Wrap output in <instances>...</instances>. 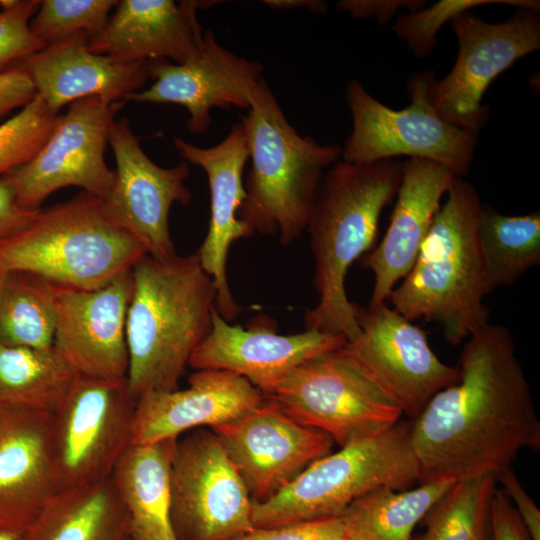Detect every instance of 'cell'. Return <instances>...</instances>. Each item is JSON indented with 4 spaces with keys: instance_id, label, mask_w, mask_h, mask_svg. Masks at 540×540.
Masks as SVG:
<instances>
[{
    "instance_id": "cell-26",
    "label": "cell",
    "mask_w": 540,
    "mask_h": 540,
    "mask_svg": "<svg viewBox=\"0 0 540 540\" xmlns=\"http://www.w3.org/2000/svg\"><path fill=\"white\" fill-rule=\"evenodd\" d=\"M176 441L129 445L111 474L128 514L130 540H177L170 513V468Z\"/></svg>"
},
{
    "instance_id": "cell-31",
    "label": "cell",
    "mask_w": 540,
    "mask_h": 540,
    "mask_svg": "<svg viewBox=\"0 0 540 540\" xmlns=\"http://www.w3.org/2000/svg\"><path fill=\"white\" fill-rule=\"evenodd\" d=\"M59 287L29 272H7L0 290V343L52 348Z\"/></svg>"
},
{
    "instance_id": "cell-19",
    "label": "cell",
    "mask_w": 540,
    "mask_h": 540,
    "mask_svg": "<svg viewBox=\"0 0 540 540\" xmlns=\"http://www.w3.org/2000/svg\"><path fill=\"white\" fill-rule=\"evenodd\" d=\"M269 325L253 324L244 329L231 325L215 309L211 330L188 365L195 370H222L241 376L265 396L303 362L340 349L347 342L344 336L314 330L282 335Z\"/></svg>"
},
{
    "instance_id": "cell-1",
    "label": "cell",
    "mask_w": 540,
    "mask_h": 540,
    "mask_svg": "<svg viewBox=\"0 0 540 540\" xmlns=\"http://www.w3.org/2000/svg\"><path fill=\"white\" fill-rule=\"evenodd\" d=\"M458 368L459 379L412 420L419 484L496 478L520 450L540 449V421L506 327L471 334Z\"/></svg>"
},
{
    "instance_id": "cell-8",
    "label": "cell",
    "mask_w": 540,
    "mask_h": 540,
    "mask_svg": "<svg viewBox=\"0 0 540 540\" xmlns=\"http://www.w3.org/2000/svg\"><path fill=\"white\" fill-rule=\"evenodd\" d=\"M265 397L340 447L374 437L403 415L399 405L342 348L313 357Z\"/></svg>"
},
{
    "instance_id": "cell-23",
    "label": "cell",
    "mask_w": 540,
    "mask_h": 540,
    "mask_svg": "<svg viewBox=\"0 0 540 540\" xmlns=\"http://www.w3.org/2000/svg\"><path fill=\"white\" fill-rule=\"evenodd\" d=\"M183 390L141 395L136 404L131 445L178 439L182 433L229 422L264 399L245 378L222 370H196Z\"/></svg>"
},
{
    "instance_id": "cell-15",
    "label": "cell",
    "mask_w": 540,
    "mask_h": 540,
    "mask_svg": "<svg viewBox=\"0 0 540 540\" xmlns=\"http://www.w3.org/2000/svg\"><path fill=\"white\" fill-rule=\"evenodd\" d=\"M115 161L114 182L103 198L107 217L133 236L157 260L177 256L169 231L174 203L189 205L192 193L185 185L190 167L186 161L163 168L143 151L127 119L114 120L108 135Z\"/></svg>"
},
{
    "instance_id": "cell-4",
    "label": "cell",
    "mask_w": 540,
    "mask_h": 540,
    "mask_svg": "<svg viewBox=\"0 0 540 540\" xmlns=\"http://www.w3.org/2000/svg\"><path fill=\"white\" fill-rule=\"evenodd\" d=\"M481 207L474 187L457 177L413 267L387 300L411 322L424 319L437 323L452 345L489 323L477 237Z\"/></svg>"
},
{
    "instance_id": "cell-17",
    "label": "cell",
    "mask_w": 540,
    "mask_h": 540,
    "mask_svg": "<svg viewBox=\"0 0 540 540\" xmlns=\"http://www.w3.org/2000/svg\"><path fill=\"white\" fill-rule=\"evenodd\" d=\"M263 70L260 62L234 54L217 42L211 30H206L202 50L196 57L181 64L149 61V78L154 82L145 90L129 94L125 102L181 105L189 114V131L202 134L211 124L213 108H250L263 80Z\"/></svg>"
},
{
    "instance_id": "cell-6",
    "label": "cell",
    "mask_w": 540,
    "mask_h": 540,
    "mask_svg": "<svg viewBox=\"0 0 540 540\" xmlns=\"http://www.w3.org/2000/svg\"><path fill=\"white\" fill-rule=\"evenodd\" d=\"M144 247L82 192L40 209L22 230L0 240V270L24 271L58 286L94 290L132 270Z\"/></svg>"
},
{
    "instance_id": "cell-9",
    "label": "cell",
    "mask_w": 540,
    "mask_h": 540,
    "mask_svg": "<svg viewBox=\"0 0 540 540\" xmlns=\"http://www.w3.org/2000/svg\"><path fill=\"white\" fill-rule=\"evenodd\" d=\"M432 71L413 75L407 89L409 106L395 110L372 97L362 84L347 85L352 132L341 149L342 160L371 164L396 156L442 164L457 177L467 174L476 144L475 135L444 120L429 97Z\"/></svg>"
},
{
    "instance_id": "cell-10",
    "label": "cell",
    "mask_w": 540,
    "mask_h": 540,
    "mask_svg": "<svg viewBox=\"0 0 540 540\" xmlns=\"http://www.w3.org/2000/svg\"><path fill=\"white\" fill-rule=\"evenodd\" d=\"M137 400L127 377L76 375L50 413V449L59 492L111 477L131 445Z\"/></svg>"
},
{
    "instance_id": "cell-30",
    "label": "cell",
    "mask_w": 540,
    "mask_h": 540,
    "mask_svg": "<svg viewBox=\"0 0 540 540\" xmlns=\"http://www.w3.org/2000/svg\"><path fill=\"white\" fill-rule=\"evenodd\" d=\"M76 375L54 347L0 343V404L51 413Z\"/></svg>"
},
{
    "instance_id": "cell-5",
    "label": "cell",
    "mask_w": 540,
    "mask_h": 540,
    "mask_svg": "<svg viewBox=\"0 0 540 540\" xmlns=\"http://www.w3.org/2000/svg\"><path fill=\"white\" fill-rule=\"evenodd\" d=\"M240 123L251 168L239 218L253 232L278 233L280 242L288 245L306 229L324 172L341 156L342 148L301 136L264 79Z\"/></svg>"
},
{
    "instance_id": "cell-3",
    "label": "cell",
    "mask_w": 540,
    "mask_h": 540,
    "mask_svg": "<svg viewBox=\"0 0 540 540\" xmlns=\"http://www.w3.org/2000/svg\"><path fill=\"white\" fill-rule=\"evenodd\" d=\"M131 273L127 379L139 398L177 389L192 353L211 330L217 290L197 252L165 261L146 254Z\"/></svg>"
},
{
    "instance_id": "cell-40",
    "label": "cell",
    "mask_w": 540,
    "mask_h": 540,
    "mask_svg": "<svg viewBox=\"0 0 540 540\" xmlns=\"http://www.w3.org/2000/svg\"><path fill=\"white\" fill-rule=\"evenodd\" d=\"M36 94L31 78L20 66L0 71V118L16 107H24Z\"/></svg>"
},
{
    "instance_id": "cell-41",
    "label": "cell",
    "mask_w": 540,
    "mask_h": 540,
    "mask_svg": "<svg viewBox=\"0 0 540 540\" xmlns=\"http://www.w3.org/2000/svg\"><path fill=\"white\" fill-rule=\"evenodd\" d=\"M426 1H370L342 0L337 7L340 11L348 12L354 18L376 17L381 22H387L400 8H409L410 12L421 9Z\"/></svg>"
},
{
    "instance_id": "cell-39",
    "label": "cell",
    "mask_w": 540,
    "mask_h": 540,
    "mask_svg": "<svg viewBox=\"0 0 540 540\" xmlns=\"http://www.w3.org/2000/svg\"><path fill=\"white\" fill-rule=\"evenodd\" d=\"M497 480L508 498L514 502V508L530 539L540 540V510L522 487L512 467L500 473L496 477Z\"/></svg>"
},
{
    "instance_id": "cell-18",
    "label": "cell",
    "mask_w": 540,
    "mask_h": 540,
    "mask_svg": "<svg viewBox=\"0 0 540 540\" xmlns=\"http://www.w3.org/2000/svg\"><path fill=\"white\" fill-rule=\"evenodd\" d=\"M131 271L94 290L59 287L53 347L77 374L127 377Z\"/></svg>"
},
{
    "instance_id": "cell-32",
    "label": "cell",
    "mask_w": 540,
    "mask_h": 540,
    "mask_svg": "<svg viewBox=\"0 0 540 540\" xmlns=\"http://www.w3.org/2000/svg\"><path fill=\"white\" fill-rule=\"evenodd\" d=\"M493 475L455 482L430 508L418 540H491Z\"/></svg>"
},
{
    "instance_id": "cell-45",
    "label": "cell",
    "mask_w": 540,
    "mask_h": 540,
    "mask_svg": "<svg viewBox=\"0 0 540 540\" xmlns=\"http://www.w3.org/2000/svg\"><path fill=\"white\" fill-rule=\"evenodd\" d=\"M6 274H7V272H4V271L0 270V290L2 288V285H3V282L5 280Z\"/></svg>"
},
{
    "instance_id": "cell-35",
    "label": "cell",
    "mask_w": 540,
    "mask_h": 540,
    "mask_svg": "<svg viewBox=\"0 0 540 540\" xmlns=\"http://www.w3.org/2000/svg\"><path fill=\"white\" fill-rule=\"evenodd\" d=\"M487 4H508L519 9L539 10V1L534 0H441L429 7L401 13L393 30L405 40L417 57L429 53L436 43V33L449 20L470 9Z\"/></svg>"
},
{
    "instance_id": "cell-42",
    "label": "cell",
    "mask_w": 540,
    "mask_h": 540,
    "mask_svg": "<svg viewBox=\"0 0 540 540\" xmlns=\"http://www.w3.org/2000/svg\"><path fill=\"white\" fill-rule=\"evenodd\" d=\"M38 211L21 208L8 183L0 178V240L26 227Z\"/></svg>"
},
{
    "instance_id": "cell-33",
    "label": "cell",
    "mask_w": 540,
    "mask_h": 540,
    "mask_svg": "<svg viewBox=\"0 0 540 540\" xmlns=\"http://www.w3.org/2000/svg\"><path fill=\"white\" fill-rule=\"evenodd\" d=\"M115 0H44L30 22L34 36L45 46L78 33L90 37L104 28Z\"/></svg>"
},
{
    "instance_id": "cell-36",
    "label": "cell",
    "mask_w": 540,
    "mask_h": 540,
    "mask_svg": "<svg viewBox=\"0 0 540 540\" xmlns=\"http://www.w3.org/2000/svg\"><path fill=\"white\" fill-rule=\"evenodd\" d=\"M40 1H0V71L12 68L45 46L30 29Z\"/></svg>"
},
{
    "instance_id": "cell-7",
    "label": "cell",
    "mask_w": 540,
    "mask_h": 540,
    "mask_svg": "<svg viewBox=\"0 0 540 540\" xmlns=\"http://www.w3.org/2000/svg\"><path fill=\"white\" fill-rule=\"evenodd\" d=\"M412 420L349 443L306 467L284 489L252 504L254 529L339 517L356 498L380 486L407 490L419 482Z\"/></svg>"
},
{
    "instance_id": "cell-22",
    "label": "cell",
    "mask_w": 540,
    "mask_h": 540,
    "mask_svg": "<svg viewBox=\"0 0 540 540\" xmlns=\"http://www.w3.org/2000/svg\"><path fill=\"white\" fill-rule=\"evenodd\" d=\"M457 176L446 166L420 158L403 162L401 183L386 234L361 265L374 275L369 305L386 303L413 267L434 218Z\"/></svg>"
},
{
    "instance_id": "cell-12",
    "label": "cell",
    "mask_w": 540,
    "mask_h": 540,
    "mask_svg": "<svg viewBox=\"0 0 540 540\" xmlns=\"http://www.w3.org/2000/svg\"><path fill=\"white\" fill-rule=\"evenodd\" d=\"M125 101L87 97L69 104L50 136L25 164L2 176L16 203L25 210L41 209L56 190L77 186L99 199L112 188L115 171L104 160L110 127Z\"/></svg>"
},
{
    "instance_id": "cell-29",
    "label": "cell",
    "mask_w": 540,
    "mask_h": 540,
    "mask_svg": "<svg viewBox=\"0 0 540 540\" xmlns=\"http://www.w3.org/2000/svg\"><path fill=\"white\" fill-rule=\"evenodd\" d=\"M477 237L487 293L515 284L540 263V213L508 216L482 206Z\"/></svg>"
},
{
    "instance_id": "cell-25",
    "label": "cell",
    "mask_w": 540,
    "mask_h": 540,
    "mask_svg": "<svg viewBox=\"0 0 540 540\" xmlns=\"http://www.w3.org/2000/svg\"><path fill=\"white\" fill-rule=\"evenodd\" d=\"M89 37L75 34L16 65L28 74L37 94L55 113L87 97L125 101L149 78L148 62H127L94 53L88 47Z\"/></svg>"
},
{
    "instance_id": "cell-13",
    "label": "cell",
    "mask_w": 540,
    "mask_h": 540,
    "mask_svg": "<svg viewBox=\"0 0 540 540\" xmlns=\"http://www.w3.org/2000/svg\"><path fill=\"white\" fill-rule=\"evenodd\" d=\"M538 11L519 9L508 20L491 24L470 12L452 21L459 52L450 73L430 82L429 97L448 123L473 135L488 118L481 104L490 83L521 57L540 47Z\"/></svg>"
},
{
    "instance_id": "cell-11",
    "label": "cell",
    "mask_w": 540,
    "mask_h": 540,
    "mask_svg": "<svg viewBox=\"0 0 540 540\" xmlns=\"http://www.w3.org/2000/svg\"><path fill=\"white\" fill-rule=\"evenodd\" d=\"M170 491L177 540H232L254 529L250 494L210 428L177 439Z\"/></svg>"
},
{
    "instance_id": "cell-21",
    "label": "cell",
    "mask_w": 540,
    "mask_h": 540,
    "mask_svg": "<svg viewBox=\"0 0 540 540\" xmlns=\"http://www.w3.org/2000/svg\"><path fill=\"white\" fill-rule=\"evenodd\" d=\"M50 413L0 404V532L19 537L59 493Z\"/></svg>"
},
{
    "instance_id": "cell-34",
    "label": "cell",
    "mask_w": 540,
    "mask_h": 540,
    "mask_svg": "<svg viewBox=\"0 0 540 540\" xmlns=\"http://www.w3.org/2000/svg\"><path fill=\"white\" fill-rule=\"evenodd\" d=\"M59 117L36 94L20 112L0 125V178L38 152Z\"/></svg>"
},
{
    "instance_id": "cell-24",
    "label": "cell",
    "mask_w": 540,
    "mask_h": 540,
    "mask_svg": "<svg viewBox=\"0 0 540 540\" xmlns=\"http://www.w3.org/2000/svg\"><path fill=\"white\" fill-rule=\"evenodd\" d=\"M121 0L104 28L89 37L97 54L127 62L168 60L181 64L202 50L204 31L197 9L207 2Z\"/></svg>"
},
{
    "instance_id": "cell-16",
    "label": "cell",
    "mask_w": 540,
    "mask_h": 540,
    "mask_svg": "<svg viewBox=\"0 0 540 540\" xmlns=\"http://www.w3.org/2000/svg\"><path fill=\"white\" fill-rule=\"evenodd\" d=\"M210 429L253 502L280 492L312 462L331 453L334 442L328 434L302 424L265 396L248 412Z\"/></svg>"
},
{
    "instance_id": "cell-28",
    "label": "cell",
    "mask_w": 540,
    "mask_h": 540,
    "mask_svg": "<svg viewBox=\"0 0 540 540\" xmlns=\"http://www.w3.org/2000/svg\"><path fill=\"white\" fill-rule=\"evenodd\" d=\"M454 482L397 491L380 486L356 498L339 516L349 540H412V532Z\"/></svg>"
},
{
    "instance_id": "cell-43",
    "label": "cell",
    "mask_w": 540,
    "mask_h": 540,
    "mask_svg": "<svg viewBox=\"0 0 540 540\" xmlns=\"http://www.w3.org/2000/svg\"><path fill=\"white\" fill-rule=\"evenodd\" d=\"M263 3L274 10L307 8L314 13L327 11V4L319 0H264Z\"/></svg>"
},
{
    "instance_id": "cell-20",
    "label": "cell",
    "mask_w": 540,
    "mask_h": 540,
    "mask_svg": "<svg viewBox=\"0 0 540 540\" xmlns=\"http://www.w3.org/2000/svg\"><path fill=\"white\" fill-rule=\"evenodd\" d=\"M173 143L189 164L201 167L210 189V222L205 239L197 251L203 269L212 277L216 290V309L226 321L241 312L231 294L226 274L231 245L254 232L239 218L246 198L243 171L249 160V149L241 123L233 125L228 135L212 147H198L182 138Z\"/></svg>"
},
{
    "instance_id": "cell-37",
    "label": "cell",
    "mask_w": 540,
    "mask_h": 540,
    "mask_svg": "<svg viewBox=\"0 0 540 540\" xmlns=\"http://www.w3.org/2000/svg\"><path fill=\"white\" fill-rule=\"evenodd\" d=\"M232 540H349L341 517L253 529Z\"/></svg>"
},
{
    "instance_id": "cell-38",
    "label": "cell",
    "mask_w": 540,
    "mask_h": 540,
    "mask_svg": "<svg viewBox=\"0 0 540 540\" xmlns=\"http://www.w3.org/2000/svg\"><path fill=\"white\" fill-rule=\"evenodd\" d=\"M491 540H531L511 500L496 489L491 500Z\"/></svg>"
},
{
    "instance_id": "cell-27",
    "label": "cell",
    "mask_w": 540,
    "mask_h": 540,
    "mask_svg": "<svg viewBox=\"0 0 540 540\" xmlns=\"http://www.w3.org/2000/svg\"><path fill=\"white\" fill-rule=\"evenodd\" d=\"M18 540H130L128 514L109 477L56 494Z\"/></svg>"
},
{
    "instance_id": "cell-14",
    "label": "cell",
    "mask_w": 540,
    "mask_h": 540,
    "mask_svg": "<svg viewBox=\"0 0 540 540\" xmlns=\"http://www.w3.org/2000/svg\"><path fill=\"white\" fill-rule=\"evenodd\" d=\"M354 305L359 336L342 349L353 357L410 420L431 398L459 379L458 366L442 362L426 332L387 303Z\"/></svg>"
},
{
    "instance_id": "cell-2",
    "label": "cell",
    "mask_w": 540,
    "mask_h": 540,
    "mask_svg": "<svg viewBox=\"0 0 540 540\" xmlns=\"http://www.w3.org/2000/svg\"><path fill=\"white\" fill-rule=\"evenodd\" d=\"M403 163L336 161L324 174L310 208L306 229L314 256L317 305L308 310L306 330L344 336L360 334L345 279L354 261L375 242L383 208L396 196Z\"/></svg>"
},
{
    "instance_id": "cell-44",
    "label": "cell",
    "mask_w": 540,
    "mask_h": 540,
    "mask_svg": "<svg viewBox=\"0 0 540 540\" xmlns=\"http://www.w3.org/2000/svg\"><path fill=\"white\" fill-rule=\"evenodd\" d=\"M0 540H18V537L9 533L0 532Z\"/></svg>"
}]
</instances>
